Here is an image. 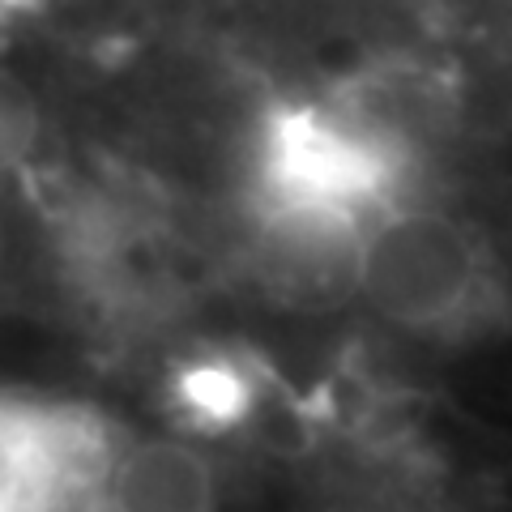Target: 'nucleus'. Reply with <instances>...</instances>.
<instances>
[{
    "mask_svg": "<svg viewBox=\"0 0 512 512\" xmlns=\"http://www.w3.org/2000/svg\"><path fill=\"white\" fill-rule=\"evenodd\" d=\"M359 295L397 329L457 338L491 303V265L470 227L440 210L376 214L363 244Z\"/></svg>",
    "mask_w": 512,
    "mask_h": 512,
    "instance_id": "obj_1",
    "label": "nucleus"
},
{
    "mask_svg": "<svg viewBox=\"0 0 512 512\" xmlns=\"http://www.w3.org/2000/svg\"><path fill=\"white\" fill-rule=\"evenodd\" d=\"M402 163L367 120L316 103H282L256 128L252 184L261 205L384 214Z\"/></svg>",
    "mask_w": 512,
    "mask_h": 512,
    "instance_id": "obj_2",
    "label": "nucleus"
},
{
    "mask_svg": "<svg viewBox=\"0 0 512 512\" xmlns=\"http://www.w3.org/2000/svg\"><path fill=\"white\" fill-rule=\"evenodd\" d=\"M124 448L103 414L39 393H0V500L64 508L107 495Z\"/></svg>",
    "mask_w": 512,
    "mask_h": 512,
    "instance_id": "obj_3",
    "label": "nucleus"
},
{
    "mask_svg": "<svg viewBox=\"0 0 512 512\" xmlns=\"http://www.w3.org/2000/svg\"><path fill=\"white\" fill-rule=\"evenodd\" d=\"M372 218L312 205H261L256 218V278L295 308H338L359 295L363 244Z\"/></svg>",
    "mask_w": 512,
    "mask_h": 512,
    "instance_id": "obj_4",
    "label": "nucleus"
},
{
    "mask_svg": "<svg viewBox=\"0 0 512 512\" xmlns=\"http://www.w3.org/2000/svg\"><path fill=\"white\" fill-rule=\"evenodd\" d=\"M210 495H214V474L197 453H188L180 444H141L120 453L107 487V504L180 512V508H205Z\"/></svg>",
    "mask_w": 512,
    "mask_h": 512,
    "instance_id": "obj_5",
    "label": "nucleus"
},
{
    "mask_svg": "<svg viewBox=\"0 0 512 512\" xmlns=\"http://www.w3.org/2000/svg\"><path fill=\"white\" fill-rule=\"evenodd\" d=\"M167 397L192 431H231L252 410V376L235 359L201 355L180 363Z\"/></svg>",
    "mask_w": 512,
    "mask_h": 512,
    "instance_id": "obj_6",
    "label": "nucleus"
},
{
    "mask_svg": "<svg viewBox=\"0 0 512 512\" xmlns=\"http://www.w3.org/2000/svg\"><path fill=\"white\" fill-rule=\"evenodd\" d=\"M43 111L18 73L0 69V180L22 171L39 150Z\"/></svg>",
    "mask_w": 512,
    "mask_h": 512,
    "instance_id": "obj_7",
    "label": "nucleus"
},
{
    "mask_svg": "<svg viewBox=\"0 0 512 512\" xmlns=\"http://www.w3.org/2000/svg\"><path fill=\"white\" fill-rule=\"evenodd\" d=\"M56 0H0V30H13L22 22H35L52 9Z\"/></svg>",
    "mask_w": 512,
    "mask_h": 512,
    "instance_id": "obj_8",
    "label": "nucleus"
},
{
    "mask_svg": "<svg viewBox=\"0 0 512 512\" xmlns=\"http://www.w3.org/2000/svg\"><path fill=\"white\" fill-rule=\"evenodd\" d=\"M5 248H9V227H5V210H0V261H5Z\"/></svg>",
    "mask_w": 512,
    "mask_h": 512,
    "instance_id": "obj_9",
    "label": "nucleus"
},
{
    "mask_svg": "<svg viewBox=\"0 0 512 512\" xmlns=\"http://www.w3.org/2000/svg\"><path fill=\"white\" fill-rule=\"evenodd\" d=\"M0 508H5V500H0Z\"/></svg>",
    "mask_w": 512,
    "mask_h": 512,
    "instance_id": "obj_10",
    "label": "nucleus"
}]
</instances>
